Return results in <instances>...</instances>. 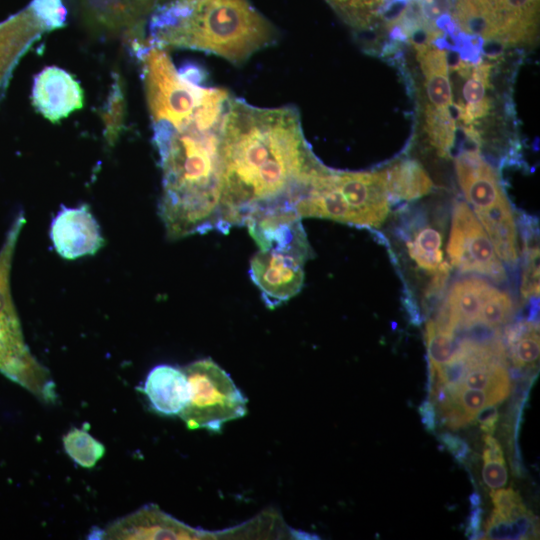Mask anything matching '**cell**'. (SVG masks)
Instances as JSON below:
<instances>
[{"label":"cell","mask_w":540,"mask_h":540,"mask_svg":"<svg viewBox=\"0 0 540 540\" xmlns=\"http://www.w3.org/2000/svg\"><path fill=\"white\" fill-rule=\"evenodd\" d=\"M492 64L479 62L473 65L470 79L463 86V97L467 103H474L485 98L489 86Z\"/></svg>","instance_id":"cell-33"},{"label":"cell","mask_w":540,"mask_h":540,"mask_svg":"<svg viewBox=\"0 0 540 540\" xmlns=\"http://www.w3.org/2000/svg\"><path fill=\"white\" fill-rule=\"evenodd\" d=\"M447 253L451 264L462 272L483 275L497 283L506 278L490 238L468 204L462 201L453 209Z\"/></svg>","instance_id":"cell-10"},{"label":"cell","mask_w":540,"mask_h":540,"mask_svg":"<svg viewBox=\"0 0 540 540\" xmlns=\"http://www.w3.org/2000/svg\"><path fill=\"white\" fill-rule=\"evenodd\" d=\"M492 285L481 278L469 277L453 284L434 322L455 333L479 322L482 304Z\"/></svg>","instance_id":"cell-16"},{"label":"cell","mask_w":540,"mask_h":540,"mask_svg":"<svg viewBox=\"0 0 540 540\" xmlns=\"http://www.w3.org/2000/svg\"><path fill=\"white\" fill-rule=\"evenodd\" d=\"M490 496L495 507L493 513L501 519L512 521L528 511L512 488L492 490Z\"/></svg>","instance_id":"cell-30"},{"label":"cell","mask_w":540,"mask_h":540,"mask_svg":"<svg viewBox=\"0 0 540 540\" xmlns=\"http://www.w3.org/2000/svg\"><path fill=\"white\" fill-rule=\"evenodd\" d=\"M66 453L78 465L91 468L103 457L104 445L85 429L74 428L63 437Z\"/></svg>","instance_id":"cell-27"},{"label":"cell","mask_w":540,"mask_h":540,"mask_svg":"<svg viewBox=\"0 0 540 540\" xmlns=\"http://www.w3.org/2000/svg\"><path fill=\"white\" fill-rule=\"evenodd\" d=\"M425 88L430 105L448 108L452 104V90L447 74H433L425 77Z\"/></svg>","instance_id":"cell-34"},{"label":"cell","mask_w":540,"mask_h":540,"mask_svg":"<svg viewBox=\"0 0 540 540\" xmlns=\"http://www.w3.org/2000/svg\"><path fill=\"white\" fill-rule=\"evenodd\" d=\"M483 481L491 490L503 487L507 483L508 474L504 459L483 460Z\"/></svg>","instance_id":"cell-36"},{"label":"cell","mask_w":540,"mask_h":540,"mask_svg":"<svg viewBox=\"0 0 540 540\" xmlns=\"http://www.w3.org/2000/svg\"><path fill=\"white\" fill-rule=\"evenodd\" d=\"M189 383V400L180 418L189 429L220 432L222 426L247 413V399L228 373L210 358L183 369Z\"/></svg>","instance_id":"cell-8"},{"label":"cell","mask_w":540,"mask_h":540,"mask_svg":"<svg viewBox=\"0 0 540 540\" xmlns=\"http://www.w3.org/2000/svg\"><path fill=\"white\" fill-rule=\"evenodd\" d=\"M418 413L425 430L427 432L434 433L436 428V411L434 402L431 400L423 401L418 407Z\"/></svg>","instance_id":"cell-40"},{"label":"cell","mask_w":540,"mask_h":540,"mask_svg":"<svg viewBox=\"0 0 540 540\" xmlns=\"http://www.w3.org/2000/svg\"><path fill=\"white\" fill-rule=\"evenodd\" d=\"M441 243L440 232L426 226L407 242L408 254L418 267L435 274L447 263L443 260Z\"/></svg>","instance_id":"cell-24"},{"label":"cell","mask_w":540,"mask_h":540,"mask_svg":"<svg viewBox=\"0 0 540 540\" xmlns=\"http://www.w3.org/2000/svg\"><path fill=\"white\" fill-rule=\"evenodd\" d=\"M506 341L516 368L534 367L540 355L539 326L531 320H522L506 330Z\"/></svg>","instance_id":"cell-21"},{"label":"cell","mask_w":540,"mask_h":540,"mask_svg":"<svg viewBox=\"0 0 540 540\" xmlns=\"http://www.w3.org/2000/svg\"><path fill=\"white\" fill-rule=\"evenodd\" d=\"M475 215L485 228L500 260L514 264L518 259L517 233L509 201Z\"/></svg>","instance_id":"cell-19"},{"label":"cell","mask_w":540,"mask_h":540,"mask_svg":"<svg viewBox=\"0 0 540 540\" xmlns=\"http://www.w3.org/2000/svg\"><path fill=\"white\" fill-rule=\"evenodd\" d=\"M523 230L524 267L520 291L525 299H530L539 296V244L536 222H525Z\"/></svg>","instance_id":"cell-25"},{"label":"cell","mask_w":540,"mask_h":540,"mask_svg":"<svg viewBox=\"0 0 540 540\" xmlns=\"http://www.w3.org/2000/svg\"><path fill=\"white\" fill-rule=\"evenodd\" d=\"M438 439L458 463L463 464L465 462L471 450L464 440L449 432L441 433Z\"/></svg>","instance_id":"cell-37"},{"label":"cell","mask_w":540,"mask_h":540,"mask_svg":"<svg viewBox=\"0 0 540 540\" xmlns=\"http://www.w3.org/2000/svg\"><path fill=\"white\" fill-rule=\"evenodd\" d=\"M512 313L511 297L492 286L482 304L479 323L498 328L509 321Z\"/></svg>","instance_id":"cell-29"},{"label":"cell","mask_w":540,"mask_h":540,"mask_svg":"<svg viewBox=\"0 0 540 540\" xmlns=\"http://www.w3.org/2000/svg\"><path fill=\"white\" fill-rule=\"evenodd\" d=\"M492 107L491 100L488 97L474 103L463 105L460 121L464 125L472 124L475 120L487 116Z\"/></svg>","instance_id":"cell-38"},{"label":"cell","mask_w":540,"mask_h":540,"mask_svg":"<svg viewBox=\"0 0 540 540\" xmlns=\"http://www.w3.org/2000/svg\"><path fill=\"white\" fill-rule=\"evenodd\" d=\"M32 102L42 116L57 123L83 107L84 92L73 75L50 66L35 76Z\"/></svg>","instance_id":"cell-13"},{"label":"cell","mask_w":540,"mask_h":540,"mask_svg":"<svg viewBox=\"0 0 540 540\" xmlns=\"http://www.w3.org/2000/svg\"><path fill=\"white\" fill-rule=\"evenodd\" d=\"M428 365L436 370L448 363L456 354L458 339L456 333L440 328L434 320H429L425 329Z\"/></svg>","instance_id":"cell-28"},{"label":"cell","mask_w":540,"mask_h":540,"mask_svg":"<svg viewBox=\"0 0 540 540\" xmlns=\"http://www.w3.org/2000/svg\"><path fill=\"white\" fill-rule=\"evenodd\" d=\"M451 396L452 400L455 401L462 409L473 419L475 415L482 408L495 405L492 397L483 390H476L466 388L463 385L454 389H446Z\"/></svg>","instance_id":"cell-32"},{"label":"cell","mask_w":540,"mask_h":540,"mask_svg":"<svg viewBox=\"0 0 540 540\" xmlns=\"http://www.w3.org/2000/svg\"><path fill=\"white\" fill-rule=\"evenodd\" d=\"M498 418V410L494 405H489L482 408L475 415V419L480 424L481 430L488 435L495 432Z\"/></svg>","instance_id":"cell-39"},{"label":"cell","mask_w":540,"mask_h":540,"mask_svg":"<svg viewBox=\"0 0 540 540\" xmlns=\"http://www.w3.org/2000/svg\"><path fill=\"white\" fill-rule=\"evenodd\" d=\"M206 532L172 518L156 505H146L109 524L98 533L101 539H197Z\"/></svg>","instance_id":"cell-12"},{"label":"cell","mask_w":540,"mask_h":540,"mask_svg":"<svg viewBox=\"0 0 540 540\" xmlns=\"http://www.w3.org/2000/svg\"><path fill=\"white\" fill-rule=\"evenodd\" d=\"M485 539H530L538 536L536 517L529 511L516 519L504 520L492 513L485 525Z\"/></svg>","instance_id":"cell-26"},{"label":"cell","mask_w":540,"mask_h":540,"mask_svg":"<svg viewBox=\"0 0 540 540\" xmlns=\"http://www.w3.org/2000/svg\"><path fill=\"white\" fill-rule=\"evenodd\" d=\"M469 501L472 507H477L481 504V497L477 492H474L470 495Z\"/></svg>","instance_id":"cell-42"},{"label":"cell","mask_w":540,"mask_h":540,"mask_svg":"<svg viewBox=\"0 0 540 540\" xmlns=\"http://www.w3.org/2000/svg\"><path fill=\"white\" fill-rule=\"evenodd\" d=\"M141 391L157 413L168 416L179 415L190 395L184 371L167 364L155 366L148 373Z\"/></svg>","instance_id":"cell-17"},{"label":"cell","mask_w":540,"mask_h":540,"mask_svg":"<svg viewBox=\"0 0 540 540\" xmlns=\"http://www.w3.org/2000/svg\"><path fill=\"white\" fill-rule=\"evenodd\" d=\"M334 12L354 31L368 32L380 22L389 0H325Z\"/></svg>","instance_id":"cell-22"},{"label":"cell","mask_w":540,"mask_h":540,"mask_svg":"<svg viewBox=\"0 0 540 540\" xmlns=\"http://www.w3.org/2000/svg\"><path fill=\"white\" fill-rule=\"evenodd\" d=\"M16 242L7 238L0 249V372L38 398L52 402L55 386L48 370L31 354L11 293V269Z\"/></svg>","instance_id":"cell-6"},{"label":"cell","mask_w":540,"mask_h":540,"mask_svg":"<svg viewBox=\"0 0 540 540\" xmlns=\"http://www.w3.org/2000/svg\"><path fill=\"white\" fill-rule=\"evenodd\" d=\"M146 28L150 45L211 53L234 65L277 38L270 21L249 0H162Z\"/></svg>","instance_id":"cell-3"},{"label":"cell","mask_w":540,"mask_h":540,"mask_svg":"<svg viewBox=\"0 0 540 540\" xmlns=\"http://www.w3.org/2000/svg\"><path fill=\"white\" fill-rule=\"evenodd\" d=\"M455 167L459 185L475 214L508 200L495 170L480 151L462 150L455 159Z\"/></svg>","instance_id":"cell-14"},{"label":"cell","mask_w":540,"mask_h":540,"mask_svg":"<svg viewBox=\"0 0 540 540\" xmlns=\"http://www.w3.org/2000/svg\"><path fill=\"white\" fill-rule=\"evenodd\" d=\"M29 5L45 25L47 31L65 26L67 9L62 0H32Z\"/></svg>","instance_id":"cell-31"},{"label":"cell","mask_w":540,"mask_h":540,"mask_svg":"<svg viewBox=\"0 0 540 540\" xmlns=\"http://www.w3.org/2000/svg\"><path fill=\"white\" fill-rule=\"evenodd\" d=\"M45 32L30 5L0 23V93L21 57Z\"/></svg>","instance_id":"cell-15"},{"label":"cell","mask_w":540,"mask_h":540,"mask_svg":"<svg viewBox=\"0 0 540 540\" xmlns=\"http://www.w3.org/2000/svg\"><path fill=\"white\" fill-rule=\"evenodd\" d=\"M482 519V510L480 506L472 507L468 525L465 531L466 536L469 539H479L481 537L480 524Z\"/></svg>","instance_id":"cell-41"},{"label":"cell","mask_w":540,"mask_h":540,"mask_svg":"<svg viewBox=\"0 0 540 540\" xmlns=\"http://www.w3.org/2000/svg\"><path fill=\"white\" fill-rule=\"evenodd\" d=\"M103 136L109 147H113L125 130L127 99L123 78L117 72L112 74V82L107 97L100 108Z\"/></svg>","instance_id":"cell-20"},{"label":"cell","mask_w":540,"mask_h":540,"mask_svg":"<svg viewBox=\"0 0 540 540\" xmlns=\"http://www.w3.org/2000/svg\"><path fill=\"white\" fill-rule=\"evenodd\" d=\"M50 238L55 251L68 260L94 255L104 244L100 226L89 206H61L52 219Z\"/></svg>","instance_id":"cell-11"},{"label":"cell","mask_w":540,"mask_h":540,"mask_svg":"<svg viewBox=\"0 0 540 540\" xmlns=\"http://www.w3.org/2000/svg\"><path fill=\"white\" fill-rule=\"evenodd\" d=\"M383 172L390 203L415 200L432 190V180L416 160H400Z\"/></svg>","instance_id":"cell-18"},{"label":"cell","mask_w":540,"mask_h":540,"mask_svg":"<svg viewBox=\"0 0 540 540\" xmlns=\"http://www.w3.org/2000/svg\"><path fill=\"white\" fill-rule=\"evenodd\" d=\"M540 0H453L458 29L485 42L532 43L539 27Z\"/></svg>","instance_id":"cell-7"},{"label":"cell","mask_w":540,"mask_h":540,"mask_svg":"<svg viewBox=\"0 0 540 540\" xmlns=\"http://www.w3.org/2000/svg\"><path fill=\"white\" fill-rule=\"evenodd\" d=\"M295 210L300 218L380 227L390 210L384 172H342L325 166L313 177Z\"/></svg>","instance_id":"cell-5"},{"label":"cell","mask_w":540,"mask_h":540,"mask_svg":"<svg viewBox=\"0 0 540 540\" xmlns=\"http://www.w3.org/2000/svg\"><path fill=\"white\" fill-rule=\"evenodd\" d=\"M231 97L210 87L192 113L151 121L162 172L158 213L170 240L218 231L221 140Z\"/></svg>","instance_id":"cell-2"},{"label":"cell","mask_w":540,"mask_h":540,"mask_svg":"<svg viewBox=\"0 0 540 540\" xmlns=\"http://www.w3.org/2000/svg\"><path fill=\"white\" fill-rule=\"evenodd\" d=\"M417 59L424 77L433 74L448 75V59L447 52L444 49L431 48L418 52Z\"/></svg>","instance_id":"cell-35"},{"label":"cell","mask_w":540,"mask_h":540,"mask_svg":"<svg viewBox=\"0 0 540 540\" xmlns=\"http://www.w3.org/2000/svg\"><path fill=\"white\" fill-rule=\"evenodd\" d=\"M301 219L295 211H283L246 225L259 247L250 261L249 275L270 309L289 301L302 289L304 265L313 253Z\"/></svg>","instance_id":"cell-4"},{"label":"cell","mask_w":540,"mask_h":540,"mask_svg":"<svg viewBox=\"0 0 540 540\" xmlns=\"http://www.w3.org/2000/svg\"><path fill=\"white\" fill-rule=\"evenodd\" d=\"M324 165L293 106L256 107L232 96L221 140L218 232L295 207Z\"/></svg>","instance_id":"cell-1"},{"label":"cell","mask_w":540,"mask_h":540,"mask_svg":"<svg viewBox=\"0 0 540 540\" xmlns=\"http://www.w3.org/2000/svg\"><path fill=\"white\" fill-rule=\"evenodd\" d=\"M424 130L430 144L441 157H449L456 137V121L448 108L427 105L424 110Z\"/></svg>","instance_id":"cell-23"},{"label":"cell","mask_w":540,"mask_h":540,"mask_svg":"<svg viewBox=\"0 0 540 540\" xmlns=\"http://www.w3.org/2000/svg\"><path fill=\"white\" fill-rule=\"evenodd\" d=\"M162 0H78L82 21L91 34L122 39L136 57L147 45L148 19Z\"/></svg>","instance_id":"cell-9"}]
</instances>
